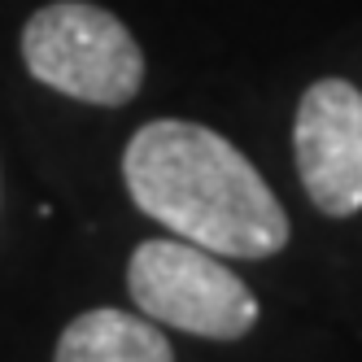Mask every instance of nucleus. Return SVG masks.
<instances>
[{"label":"nucleus","instance_id":"obj_2","mask_svg":"<svg viewBox=\"0 0 362 362\" xmlns=\"http://www.w3.org/2000/svg\"><path fill=\"white\" fill-rule=\"evenodd\" d=\"M31 79L83 105H127L144 88V53L122 18L88 0H53L22 27Z\"/></svg>","mask_w":362,"mask_h":362},{"label":"nucleus","instance_id":"obj_4","mask_svg":"<svg viewBox=\"0 0 362 362\" xmlns=\"http://www.w3.org/2000/svg\"><path fill=\"white\" fill-rule=\"evenodd\" d=\"M293 158L319 214L349 218L362 210V92L349 79H319L301 92Z\"/></svg>","mask_w":362,"mask_h":362},{"label":"nucleus","instance_id":"obj_3","mask_svg":"<svg viewBox=\"0 0 362 362\" xmlns=\"http://www.w3.org/2000/svg\"><path fill=\"white\" fill-rule=\"evenodd\" d=\"M140 315L201 341H240L257 323V297L218 253L192 240H144L127 262Z\"/></svg>","mask_w":362,"mask_h":362},{"label":"nucleus","instance_id":"obj_5","mask_svg":"<svg viewBox=\"0 0 362 362\" xmlns=\"http://www.w3.org/2000/svg\"><path fill=\"white\" fill-rule=\"evenodd\" d=\"M53 362H175V349L153 319L96 305L66 323Z\"/></svg>","mask_w":362,"mask_h":362},{"label":"nucleus","instance_id":"obj_1","mask_svg":"<svg viewBox=\"0 0 362 362\" xmlns=\"http://www.w3.org/2000/svg\"><path fill=\"white\" fill-rule=\"evenodd\" d=\"M136 210L218 257L262 262L288 245V214L245 153L214 127L158 118L122 148Z\"/></svg>","mask_w":362,"mask_h":362}]
</instances>
